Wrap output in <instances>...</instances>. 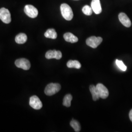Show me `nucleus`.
I'll return each mask as SVG.
<instances>
[{
  "label": "nucleus",
  "instance_id": "6",
  "mask_svg": "<svg viewBox=\"0 0 132 132\" xmlns=\"http://www.w3.org/2000/svg\"><path fill=\"white\" fill-rule=\"evenodd\" d=\"M15 65L19 68L24 70H28L30 68V63L28 59L25 58H20L17 59L15 62Z\"/></svg>",
  "mask_w": 132,
  "mask_h": 132
},
{
  "label": "nucleus",
  "instance_id": "4",
  "mask_svg": "<svg viewBox=\"0 0 132 132\" xmlns=\"http://www.w3.org/2000/svg\"><path fill=\"white\" fill-rule=\"evenodd\" d=\"M24 11L27 16L31 18H35L38 16V10L32 5H26L24 8Z\"/></svg>",
  "mask_w": 132,
  "mask_h": 132
},
{
  "label": "nucleus",
  "instance_id": "16",
  "mask_svg": "<svg viewBox=\"0 0 132 132\" xmlns=\"http://www.w3.org/2000/svg\"><path fill=\"white\" fill-rule=\"evenodd\" d=\"M67 66L69 68H76L79 69L81 67L80 62L77 60H69L67 63Z\"/></svg>",
  "mask_w": 132,
  "mask_h": 132
},
{
  "label": "nucleus",
  "instance_id": "11",
  "mask_svg": "<svg viewBox=\"0 0 132 132\" xmlns=\"http://www.w3.org/2000/svg\"><path fill=\"white\" fill-rule=\"evenodd\" d=\"M91 7L95 14H99L102 12V8L100 0H92Z\"/></svg>",
  "mask_w": 132,
  "mask_h": 132
},
{
  "label": "nucleus",
  "instance_id": "9",
  "mask_svg": "<svg viewBox=\"0 0 132 132\" xmlns=\"http://www.w3.org/2000/svg\"><path fill=\"white\" fill-rule=\"evenodd\" d=\"M45 56L47 59L55 58L56 59L59 60L61 58L62 54L61 52L59 51L50 50L46 52Z\"/></svg>",
  "mask_w": 132,
  "mask_h": 132
},
{
  "label": "nucleus",
  "instance_id": "21",
  "mask_svg": "<svg viewBox=\"0 0 132 132\" xmlns=\"http://www.w3.org/2000/svg\"><path fill=\"white\" fill-rule=\"evenodd\" d=\"M129 118L131 120V121L132 122V109L130 111L129 113Z\"/></svg>",
  "mask_w": 132,
  "mask_h": 132
},
{
  "label": "nucleus",
  "instance_id": "14",
  "mask_svg": "<svg viewBox=\"0 0 132 132\" xmlns=\"http://www.w3.org/2000/svg\"><path fill=\"white\" fill-rule=\"evenodd\" d=\"M44 35L46 38H51L52 39H55L57 37L56 32L53 28H50L47 29Z\"/></svg>",
  "mask_w": 132,
  "mask_h": 132
},
{
  "label": "nucleus",
  "instance_id": "3",
  "mask_svg": "<svg viewBox=\"0 0 132 132\" xmlns=\"http://www.w3.org/2000/svg\"><path fill=\"white\" fill-rule=\"evenodd\" d=\"M103 41V39L100 37L91 36L86 40L87 45L92 48H96Z\"/></svg>",
  "mask_w": 132,
  "mask_h": 132
},
{
  "label": "nucleus",
  "instance_id": "13",
  "mask_svg": "<svg viewBox=\"0 0 132 132\" xmlns=\"http://www.w3.org/2000/svg\"><path fill=\"white\" fill-rule=\"evenodd\" d=\"M28 39L27 36L24 33H19L15 37V42L19 44H23L27 42Z\"/></svg>",
  "mask_w": 132,
  "mask_h": 132
},
{
  "label": "nucleus",
  "instance_id": "12",
  "mask_svg": "<svg viewBox=\"0 0 132 132\" xmlns=\"http://www.w3.org/2000/svg\"><path fill=\"white\" fill-rule=\"evenodd\" d=\"M64 38L66 41L71 43H75L78 42V38L70 32H67L64 34Z\"/></svg>",
  "mask_w": 132,
  "mask_h": 132
},
{
  "label": "nucleus",
  "instance_id": "10",
  "mask_svg": "<svg viewBox=\"0 0 132 132\" xmlns=\"http://www.w3.org/2000/svg\"><path fill=\"white\" fill-rule=\"evenodd\" d=\"M118 18L123 25L127 28H129L131 26V22L129 18L127 15L125 13L121 12L118 15Z\"/></svg>",
  "mask_w": 132,
  "mask_h": 132
},
{
  "label": "nucleus",
  "instance_id": "7",
  "mask_svg": "<svg viewBox=\"0 0 132 132\" xmlns=\"http://www.w3.org/2000/svg\"><path fill=\"white\" fill-rule=\"evenodd\" d=\"M96 88L100 98L106 99L108 97L109 90L108 89L102 84L98 83L96 86Z\"/></svg>",
  "mask_w": 132,
  "mask_h": 132
},
{
  "label": "nucleus",
  "instance_id": "19",
  "mask_svg": "<svg viewBox=\"0 0 132 132\" xmlns=\"http://www.w3.org/2000/svg\"><path fill=\"white\" fill-rule=\"evenodd\" d=\"M82 11H83V13L85 15L90 16L92 14L93 10L92 7H90L89 5H86L82 8Z\"/></svg>",
  "mask_w": 132,
  "mask_h": 132
},
{
  "label": "nucleus",
  "instance_id": "8",
  "mask_svg": "<svg viewBox=\"0 0 132 132\" xmlns=\"http://www.w3.org/2000/svg\"><path fill=\"white\" fill-rule=\"evenodd\" d=\"M29 105L32 108L35 110H39L42 108L43 106L42 102L38 96L36 95H33L30 98Z\"/></svg>",
  "mask_w": 132,
  "mask_h": 132
},
{
  "label": "nucleus",
  "instance_id": "20",
  "mask_svg": "<svg viewBox=\"0 0 132 132\" xmlns=\"http://www.w3.org/2000/svg\"><path fill=\"white\" fill-rule=\"evenodd\" d=\"M116 63L119 69H120L121 71H125L127 70V67L124 65V64L122 61L117 59Z\"/></svg>",
  "mask_w": 132,
  "mask_h": 132
},
{
  "label": "nucleus",
  "instance_id": "18",
  "mask_svg": "<svg viewBox=\"0 0 132 132\" xmlns=\"http://www.w3.org/2000/svg\"><path fill=\"white\" fill-rule=\"evenodd\" d=\"M70 125L72 128L74 129L75 132H80L81 126L79 122L76 120L72 119L70 122Z\"/></svg>",
  "mask_w": 132,
  "mask_h": 132
},
{
  "label": "nucleus",
  "instance_id": "17",
  "mask_svg": "<svg viewBox=\"0 0 132 132\" xmlns=\"http://www.w3.org/2000/svg\"><path fill=\"white\" fill-rule=\"evenodd\" d=\"M72 99V96L70 94H68L66 95L63 99V104L64 106L69 107L71 105V101Z\"/></svg>",
  "mask_w": 132,
  "mask_h": 132
},
{
  "label": "nucleus",
  "instance_id": "5",
  "mask_svg": "<svg viewBox=\"0 0 132 132\" xmlns=\"http://www.w3.org/2000/svg\"><path fill=\"white\" fill-rule=\"evenodd\" d=\"M0 19L5 24H9L11 21L10 11L5 7L0 9Z\"/></svg>",
  "mask_w": 132,
  "mask_h": 132
},
{
  "label": "nucleus",
  "instance_id": "1",
  "mask_svg": "<svg viewBox=\"0 0 132 132\" xmlns=\"http://www.w3.org/2000/svg\"><path fill=\"white\" fill-rule=\"evenodd\" d=\"M62 15L67 21H71L73 17V13L70 5L67 4H62L60 6Z\"/></svg>",
  "mask_w": 132,
  "mask_h": 132
},
{
  "label": "nucleus",
  "instance_id": "15",
  "mask_svg": "<svg viewBox=\"0 0 132 132\" xmlns=\"http://www.w3.org/2000/svg\"><path fill=\"white\" fill-rule=\"evenodd\" d=\"M90 90L92 94L93 99L94 101H96L99 99L100 96L96 90V86H94L93 85H90Z\"/></svg>",
  "mask_w": 132,
  "mask_h": 132
},
{
  "label": "nucleus",
  "instance_id": "2",
  "mask_svg": "<svg viewBox=\"0 0 132 132\" xmlns=\"http://www.w3.org/2000/svg\"><path fill=\"white\" fill-rule=\"evenodd\" d=\"M61 85L58 83H50L46 86L45 89V93L47 95L52 96L57 93L61 90Z\"/></svg>",
  "mask_w": 132,
  "mask_h": 132
}]
</instances>
